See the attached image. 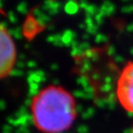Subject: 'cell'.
<instances>
[{
    "label": "cell",
    "mask_w": 133,
    "mask_h": 133,
    "mask_svg": "<svg viewBox=\"0 0 133 133\" xmlns=\"http://www.w3.org/2000/svg\"><path fill=\"white\" fill-rule=\"evenodd\" d=\"M132 133H133V131H132Z\"/></svg>",
    "instance_id": "cell-4"
},
{
    "label": "cell",
    "mask_w": 133,
    "mask_h": 133,
    "mask_svg": "<svg viewBox=\"0 0 133 133\" xmlns=\"http://www.w3.org/2000/svg\"><path fill=\"white\" fill-rule=\"evenodd\" d=\"M34 126L44 133H62L77 117L74 97L63 87L50 85L38 92L31 104Z\"/></svg>",
    "instance_id": "cell-1"
},
{
    "label": "cell",
    "mask_w": 133,
    "mask_h": 133,
    "mask_svg": "<svg viewBox=\"0 0 133 133\" xmlns=\"http://www.w3.org/2000/svg\"><path fill=\"white\" fill-rule=\"evenodd\" d=\"M15 43L8 31L0 23V79L12 72L16 63Z\"/></svg>",
    "instance_id": "cell-3"
},
{
    "label": "cell",
    "mask_w": 133,
    "mask_h": 133,
    "mask_svg": "<svg viewBox=\"0 0 133 133\" xmlns=\"http://www.w3.org/2000/svg\"><path fill=\"white\" fill-rule=\"evenodd\" d=\"M116 97L125 110L133 113V61L125 65L116 81Z\"/></svg>",
    "instance_id": "cell-2"
}]
</instances>
